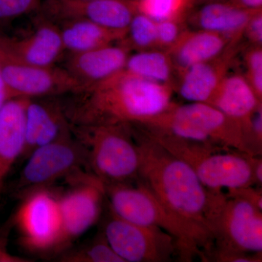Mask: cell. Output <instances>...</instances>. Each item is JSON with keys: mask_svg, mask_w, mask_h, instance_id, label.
<instances>
[{"mask_svg": "<svg viewBox=\"0 0 262 262\" xmlns=\"http://www.w3.org/2000/svg\"><path fill=\"white\" fill-rule=\"evenodd\" d=\"M168 84L122 70L106 80L84 85L67 96L62 106L72 125H131L144 123L174 103Z\"/></svg>", "mask_w": 262, "mask_h": 262, "instance_id": "obj_1", "label": "cell"}, {"mask_svg": "<svg viewBox=\"0 0 262 262\" xmlns=\"http://www.w3.org/2000/svg\"><path fill=\"white\" fill-rule=\"evenodd\" d=\"M130 127L140 155L136 181L174 213L208 229L206 215L209 189L202 184L185 162L171 154L139 127Z\"/></svg>", "mask_w": 262, "mask_h": 262, "instance_id": "obj_2", "label": "cell"}, {"mask_svg": "<svg viewBox=\"0 0 262 262\" xmlns=\"http://www.w3.org/2000/svg\"><path fill=\"white\" fill-rule=\"evenodd\" d=\"M105 184L106 204L120 218L136 225L155 227L168 232L178 243L182 261L200 258L210 261L213 248L210 231L196 222L174 213L155 198L147 188L136 181Z\"/></svg>", "mask_w": 262, "mask_h": 262, "instance_id": "obj_3", "label": "cell"}, {"mask_svg": "<svg viewBox=\"0 0 262 262\" xmlns=\"http://www.w3.org/2000/svg\"><path fill=\"white\" fill-rule=\"evenodd\" d=\"M136 127L185 162L210 190L256 186L252 165L254 155L225 146L187 140L140 125Z\"/></svg>", "mask_w": 262, "mask_h": 262, "instance_id": "obj_4", "label": "cell"}, {"mask_svg": "<svg viewBox=\"0 0 262 262\" xmlns=\"http://www.w3.org/2000/svg\"><path fill=\"white\" fill-rule=\"evenodd\" d=\"M71 128L87 151L90 173L104 184L137 180L140 155L130 126L71 125Z\"/></svg>", "mask_w": 262, "mask_h": 262, "instance_id": "obj_5", "label": "cell"}, {"mask_svg": "<svg viewBox=\"0 0 262 262\" xmlns=\"http://www.w3.org/2000/svg\"><path fill=\"white\" fill-rule=\"evenodd\" d=\"M138 125L251 155L238 122L208 103H174L166 111Z\"/></svg>", "mask_w": 262, "mask_h": 262, "instance_id": "obj_6", "label": "cell"}, {"mask_svg": "<svg viewBox=\"0 0 262 262\" xmlns=\"http://www.w3.org/2000/svg\"><path fill=\"white\" fill-rule=\"evenodd\" d=\"M206 220L213 252H262V211L251 203L210 190Z\"/></svg>", "mask_w": 262, "mask_h": 262, "instance_id": "obj_7", "label": "cell"}, {"mask_svg": "<svg viewBox=\"0 0 262 262\" xmlns=\"http://www.w3.org/2000/svg\"><path fill=\"white\" fill-rule=\"evenodd\" d=\"M25 160L15 185L20 198L49 188L61 179L67 181L82 172H89L87 151L73 134L38 147Z\"/></svg>", "mask_w": 262, "mask_h": 262, "instance_id": "obj_8", "label": "cell"}, {"mask_svg": "<svg viewBox=\"0 0 262 262\" xmlns=\"http://www.w3.org/2000/svg\"><path fill=\"white\" fill-rule=\"evenodd\" d=\"M107 213L102 232L124 262H169L175 257L180 259L178 243L168 232L123 220L108 207Z\"/></svg>", "mask_w": 262, "mask_h": 262, "instance_id": "obj_9", "label": "cell"}, {"mask_svg": "<svg viewBox=\"0 0 262 262\" xmlns=\"http://www.w3.org/2000/svg\"><path fill=\"white\" fill-rule=\"evenodd\" d=\"M13 216L20 244L32 252L59 253L62 220L58 195L49 188L29 193Z\"/></svg>", "mask_w": 262, "mask_h": 262, "instance_id": "obj_10", "label": "cell"}, {"mask_svg": "<svg viewBox=\"0 0 262 262\" xmlns=\"http://www.w3.org/2000/svg\"><path fill=\"white\" fill-rule=\"evenodd\" d=\"M71 187L58 195L62 220L59 253L101 218L106 203L104 183L89 171L69 179Z\"/></svg>", "mask_w": 262, "mask_h": 262, "instance_id": "obj_11", "label": "cell"}, {"mask_svg": "<svg viewBox=\"0 0 262 262\" xmlns=\"http://www.w3.org/2000/svg\"><path fill=\"white\" fill-rule=\"evenodd\" d=\"M0 70L12 98L58 97L78 91L84 85L65 68L27 64L1 51Z\"/></svg>", "mask_w": 262, "mask_h": 262, "instance_id": "obj_12", "label": "cell"}, {"mask_svg": "<svg viewBox=\"0 0 262 262\" xmlns=\"http://www.w3.org/2000/svg\"><path fill=\"white\" fill-rule=\"evenodd\" d=\"M42 15L50 20H87L124 33L137 13L134 0H43Z\"/></svg>", "mask_w": 262, "mask_h": 262, "instance_id": "obj_13", "label": "cell"}, {"mask_svg": "<svg viewBox=\"0 0 262 262\" xmlns=\"http://www.w3.org/2000/svg\"><path fill=\"white\" fill-rule=\"evenodd\" d=\"M34 31L22 37H9L0 32V51L15 61L53 67L65 51L59 27L42 15Z\"/></svg>", "mask_w": 262, "mask_h": 262, "instance_id": "obj_14", "label": "cell"}, {"mask_svg": "<svg viewBox=\"0 0 262 262\" xmlns=\"http://www.w3.org/2000/svg\"><path fill=\"white\" fill-rule=\"evenodd\" d=\"M72 134L71 124L58 97L28 98L25 113L26 160L38 147Z\"/></svg>", "mask_w": 262, "mask_h": 262, "instance_id": "obj_15", "label": "cell"}, {"mask_svg": "<svg viewBox=\"0 0 262 262\" xmlns=\"http://www.w3.org/2000/svg\"><path fill=\"white\" fill-rule=\"evenodd\" d=\"M238 44L232 45L218 58L192 66L177 77L174 91L187 102L209 103L230 70Z\"/></svg>", "mask_w": 262, "mask_h": 262, "instance_id": "obj_16", "label": "cell"}, {"mask_svg": "<svg viewBox=\"0 0 262 262\" xmlns=\"http://www.w3.org/2000/svg\"><path fill=\"white\" fill-rule=\"evenodd\" d=\"M71 53L64 68L84 84L101 82L125 70L130 48L123 42Z\"/></svg>", "mask_w": 262, "mask_h": 262, "instance_id": "obj_17", "label": "cell"}, {"mask_svg": "<svg viewBox=\"0 0 262 262\" xmlns=\"http://www.w3.org/2000/svg\"><path fill=\"white\" fill-rule=\"evenodd\" d=\"M208 104L238 122L244 131L246 145L251 155L249 149L251 119L255 111L262 106V101H259L245 76L227 74Z\"/></svg>", "mask_w": 262, "mask_h": 262, "instance_id": "obj_18", "label": "cell"}, {"mask_svg": "<svg viewBox=\"0 0 262 262\" xmlns=\"http://www.w3.org/2000/svg\"><path fill=\"white\" fill-rule=\"evenodd\" d=\"M239 42L217 33L188 29L168 52L178 77L189 67L215 59Z\"/></svg>", "mask_w": 262, "mask_h": 262, "instance_id": "obj_19", "label": "cell"}, {"mask_svg": "<svg viewBox=\"0 0 262 262\" xmlns=\"http://www.w3.org/2000/svg\"><path fill=\"white\" fill-rule=\"evenodd\" d=\"M27 101V98H13L0 110V194L12 167L23 152Z\"/></svg>", "mask_w": 262, "mask_h": 262, "instance_id": "obj_20", "label": "cell"}, {"mask_svg": "<svg viewBox=\"0 0 262 262\" xmlns=\"http://www.w3.org/2000/svg\"><path fill=\"white\" fill-rule=\"evenodd\" d=\"M260 10L241 9L227 1L208 3L187 17L188 25L194 29L222 34L234 42H239L248 20Z\"/></svg>", "mask_w": 262, "mask_h": 262, "instance_id": "obj_21", "label": "cell"}, {"mask_svg": "<svg viewBox=\"0 0 262 262\" xmlns=\"http://www.w3.org/2000/svg\"><path fill=\"white\" fill-rule=\"evenodd\" d=\"M61 24L59 29L63 48L70 53H82L120 42L126 34L87 20L75 19Z\"/></svg>", "mask_w": 262, "mask_h": 262, "instance_id": "obj_22", "label": "cell"}, {"mask_svg": "<svg viewBox=\"0 0 262 262\" xmlns=\"http://www.w3.org/2000/svg\"><path fill=\"white\" fill-rule=\"evenodd\" d=\"M125 70L157 83L175 86L177 75L168 52L160 49L137 51L127 58Z\"/></svg>", "mask_w": 262, "mask_h": 262, "instance_id": "obj_23", "label": "cell"}, {"mask_svg": "<svg viewBox=\"0 0 262 262\" xmlns=\"http://www.w3.org/2000/svg\"><path fill=\"white\" fill-rule=\"evenodd\" d=\"M58 258L62 262H124L108 244L102 231L87 244L67 248Z\"/></svg>", "mask_w": 262, "mask_h": 262, "instance_id": "obj_24", "label": "cell"}, {"mask_svg": "<svg viewBox=\"0 0 262 262\" xmlns=\"http://www.w3.org/2000/svg\"><path fill=\"white\" fill-rule=\"evenodd\" d=\"M120 42L130 50L137 51L158 49L157 45V22L138 11L133 17L126 34Z\"/></svg>", "mask_w": 262, "mask_h": 262, "instance_id": "obj_25", "label": "cell"}, {"mask_svg": "<svg viewBox=\"0 0 262 262\" xmlns=\"http://www.w3.org/2000/svg\"><path fill=\"white\" fill-rule=\"evenodd\" d=\"M138 10L156 22L187 18L193 9L188 0H134Z\"/></svg>", "mask_w": 262, "mask_h": 262, "instance_id": "obj_26", "label": "cell"}, {"mask_svg": "<svg viewBox=\"0 0 262 262\" xmlns=\"http://www.w3.org/2000/svg\"><path fill=\"white\" fill-rule=\"evenodd\" d=\"M187 29V18L168 19L157 22L158 49L168 51Z\"/></svg>", "mask_w": 262, "mask_h": 262, "instance_id": "obj_27", "label": "cell"}, {"mask_svg": "<svg viewBox=\"0 0 262 262\" xmlns=\"http://www.w3.org/2000/svg\"><path fill=\"white\" fill-rule=\"evenodd\" d=\"M245 76L259 101H262V47L248 46L244 53Z\"/></svg>", "mask_w": 262, "mask_h": 262, "instance_id": "obj_28", "label": "cell"}, {"mask_svg": "<svg viewBox=\"0 0 262 262\" xmlns=\"http://www.w3.org/2000/svg\"><path fill=\"white\" fill-rule=\"evenodd\" d=\"M42 3L43 0H0V24L39 11Z\"/></svg>", "mask_w": 262, "mask_h": 262, "instance_id": "obj_29", "label": "cell"}, {"mask_svg": "<svg viewBox=\"0 0 262 262\" xmlns=\"http://www.w3.org/2000/svg\"><path fill=\"white\" fill-rule=\"evenodd\" d=\"M226 194L232 198H239L251 203L258 209L262 211V190L261 187L256 186H248L233 188V189H227Z\"/></svg>", "mask_w": 262, "mask_h": 262, "instance_id": "obj_30", "label": "cell"}, {"mask_svg": "<svg viewBox=\"0 0 262 262\" xmlns=\"http://www.w3.org/2000/svg\"><path fill=\"white\" fill-rule=\"evenodd\" d=\"M246 37L248 46H262V10L255 13L245 27L243 37Z\"/></svg>", "mask_w": 262, "mask_h": 262, "instance_id": "obj_31", "label": "cell"}, {"mask_svg": "<svg viewBox=\"0 0 262 262\" xmlns=\"http://www.w3.org/2000/svg\"><path fill=\"white\" fill-rule=\"evenodd\" d=\"M262 252H213L210 261L217 262H261Z\"/></svg>", "mask_w": 262, "mask_h": 262, "instance_id": "obj_32", "label": "cell"}, {"mask_svg": "<svg viewBox=\"0 0 262 262\" xmlns=\"http://www.w3.org/2000/svg\"><path fill=\"white\" fill-rule=\"evenodd\" d=\"M10 227L0 229V262H30V258L12 254L8 250V236Z\"/></svg>", "mask_w": 262, "mask_h": 262, "instance_id": "obj_33", "label": "cell"}, {"mask_svg": "<svg viewBox=\"0 0 262 262\" xmlns=\"http://www.w3.org/2000/svg\"><path fill=\"white\" fill-rule=\"evenodd\" d=\"M227 3L241 9L262 10V0H227Z\"/></svg>", "mask_w": 262, "mask_h": 262, "instance_id": "obj_34", "label": "cell"}, {"mask_svg": "<svg viewBox=\"0 0 262 262\" xmlns=\"http://www.w3.org/2000/svg\"><path fill=\"white\" fill-rule=\"evenodd\" d=\"M253 172L254 175L255 183L258 187L262 185V160L261 156L253 157L252 160Z\"/></svg>", "mask_w": 262, "mask_h": 262, "instance_id": "obj_35", "label": "cell"}, {"mask_svg": "<svg viewBox=\"0 0 262 262\" xmlns=\"http://www.w3.org/2000/svg\"><path fill=\"white\" fill-rule=\"evenodd\" d=\"M12 96L10 95L9 90L7 87L1 70H0V110L3 108L7 101L11 99Z\"/></svg>", "mask_w": 262, "mask_h": 262, "instance_id": "obj_36", "label": "cell"}, {"mask_svg": "<svg viewBox=\"0 0 262 262\" xmlns=\"http://www.w3.org/2000/svg\"><path fill=\"white\" fill-rule=\"evenodd\" d=\"M188 1L193 8L195 5L208 4V3H215V2H222V0H188Z\"/></svg>", "mask_w": 262, "mask_h": 262, "instance_id": "obj_37", "label": "cell"}]
</instances>
